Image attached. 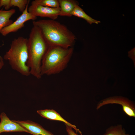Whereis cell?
<instances>
[{"instance_id":"cell-4","label":"cell","mask_w":135,"mask_h":135,"mask_svg":"<svg viewBox=\"0 0 135 135\" xmlns=\"http://www.w3.org/2000/svg\"><path fill=\"white\" fill-rule=\"evenodd\" d=\"M28 41V38L22 36L15 38L4 57V59L8 61L13 70L26 76L30 74V69L27 65Z\"/></svg>"},{"instance_id":"cell-14","label":"cell","mask_w":135,"mask_h":135,"mask_svg":"<svg viewBox=\"0 0 135 135\" xmlns=\"http://www.w3.org/2000/svg\"><path fill=\"white\" fill-rule=\"evenodd\" d=\"M102 135H130L126 133L121 124L112 126L107 128Z\"/></svg>"},{"instance_id":"cell-7","label":"cell","mask_w":135,"mask_h":135,"mask_svg":"<svg viewBox=\"0 0 135 135\" xmlns=\"http://www.w3.org/2000/svg\"><path fill=\"white\" fill-rule=\"evenodd\" d=\"M29 3L26 5L22 14L15 22L2 29L0 33L2 36H5L11 32H16L24 27V23L30 20L34 21L36 18V17L32 15L28 11V6Z\"/></svg>"},{"instance_id":"cell-11","label":"cell","mask_w":135,"mask_h":135,"mask_svg":"<svg viewBox=\"0 0 135 135\" xmlns=\"http://www.w3.org/2000/svg\"><path fill=\"white\" fill-rule=\"evenodd\" d=\"M60 13V16H71L75 6L78 2L74 0H58Z\"/></svg>"},{"instance_id":"cell-5","label":"cell","mask_w":135,"mask_h":135,"mask_svg":"<svg viewBox=\"0 0 135 135\" xmlns=\"http://www.w3.org/2000/svg\"><path fill=\"white\" fill-rule=\"evenodd\" d=\"M114 104L120 105L123 111L128 116L135 117V103L128 98L122 96L110 97L102 100L97 104L96 109L98 110L105 105Z\"/></svg>"},{"instance_id":"cell-2","label":"cell","mask_w":135,"mask_h":135,"mask_svg":"<svg viewBox=\"0 0 135 135\" xmlns=\"http://www.w3.org/2000/svg\"><path fill=\"white\" fill-rule=\"evenodd\" d=\"M48 46L40 30L33 26L28 38L27 65L30 69V74L38 79L42 76V61Z\"/></svg>"},{"instance_id":"cell-13","label":"cell","mask_w":135,"mask_h":135,"mask_svg":"<svg viewBox=\"0 0 135 135\" xmlns=\"http://www.w3.org/2000/svg\"><path fill=\"white\" fill-rule=\"evenodd\" d=\"M72 15L80 18H82L86 20L90 24L93 23L98 24L100 22L94 20L87 14L79 6L77 5L75 6L72 11Z\"/></svg>"},{"instance_id":"cell-15","label":"cell","mask_w":135,"mask_h":135,"mask_svg":"<svg viewBox=\"0 0 135 135\" xmlns=\"http://www.w3.org/2000/svg\"><path fill=\"white\" fill-rule=\"evenodd\" d=\"M37 4L48 7L52 8H60L58 0H35Z\"/></svg>"},{"instance_id":"cell-10","label":"cell","mask_w":135,"mask_h":135,"mask_svg":"<svg viewBox=\"0 0 135 135\" xmlns=\"http://www.w3.org/2000/svg\"><path fill=\"white\" fill-rule=\"evenodd\" d=\"M37 112L39 114L44 118L50 120H57L64 122L65 124L74 128L76 132H78L80 135H82L81 132L76 128L75 126L68 122L54 110L45 109L38 110Z\"/></svg>"},{"instance_id":"cell-16","label":"cell","mask_w":135,"mask_h":135,"mask_svg":"<svg viewBox=\"0 0 135 135\" xmlns=\"http://www.w3.org/2000/svg\"><path fill=\"white\" fill-rule=\"evenodd\" d=\"M28 0H10V6L18 7L20 11L22 12L24 10L26 6L30 2Z\"/></svg>"},{"instance_id":"cell-18","label":"cell","mask_w":135,"mask_h":135,"mask_svg":"<svg viewBox=\"0 0 135 135\" xmlns=\"http://www.w3.org/2000/svg\"><path fill=\"white\" fill-rule=\"evenodd\" d=\"M66 127V130L68 135H78L72 130V128L65 124Z\"/></svg>"},{"instance_id":"cell-1","label":"cell","mask_w":135,"mask_h":135,"mask_svg":"<svg viewBox=\"0 0 135 135\" xmlns=\"http://www.w3.org/2000/svg\"><path fill=\"white\" fill-rule=\"evenodd\" d=\"M33 26L38 27L48 46L68 48L75 42L74 34L65 25L51 19L33 21Z\"/></svg>"},{"instance_id":"cell-9","label":"cell","mask_w":135,"mask_h":135,"mask_svg":"<svg viewBox=\"0 0 135 135\" xmlns=\"http://www.w3.org/2000/svg\"><path fill=\"white\" fill-rule=\"evenodd\" d=\"M13 120L26 129L28 133L33 135H54L39 124L32 121Z\"/></svg>"},{"instance_id":"cell-20","label":"cell","mask_w":135,"mask_h":135,"mask_svg":"<svg viewBox=\"0 0 135 135\" xmlns=\"http://www.w3.org/2000/svg\"><path fill=\"white\" fill-rule=\"evenodd\" d=\"M0 58V60H1V62H0V68H1L2 66V64H3V63H2V58Z\"/></svg>"},{"instance_id":"cell-12","label":"cell","mask_w":135,"mask_h":135,"mask_svg":"<svg viewBox=\"0 0 135 135\" xmlns=\"http://www.w3.org/2000/svg\"><path fill=\"white\" fill-rule=\"evenodd\" d=\"M16 12V10L14 9L6 10H0V32L4 28L13 23V21L10 18Z\"/></svg>"},{"instance_id":"cell-6","label":"cell","mask_w":135,"mask_h":135,"mask_svg":"<svg viewBox=\"0 0 135 135\" xmlns=\"http://www.w3.org/2000/svg\"><path fill=\"white\" fill-rule=\"evenodd\" d=\"M28 10L29 12L36 17H47L54 20L58 18L60 13V8H54L44 6L37 4L34 0L32 2Z\"/></svg>"},{"instance_id":"cell-17","label":"cell","mask_w":135,"mask_h":135,"mask_svg":"<svg viewBox=\"0 0 135 135\" xmlns=\"http://www.w3.org/2000/svg\"><path fill=\"white\" fill-rule=\"evenodd\" d=\"M10 2V0H0V8L3 6L8 10L11 8Z\"/></svg>"},{"instance_id":"cell-19","label":"cell","mask_w":135,"mask_h":135,"mask_svg":"<svg viewBox=\"0 0 135 135\" xmlns=\"http://www.w3.org/2000/svg\"><path fill=\"white\" fill-rule=\"evenodd\" d=\"M128 56L135 62V48L128 52Z\"/></svg>"},{"instance_id":"cell-3","label":"cell","mask_w":135,"mask_h":135,"mask_svg":"<svg viewBox=\"0 0 135 135\" xmlns=\"http://www.w3.org/2000/svg\"><path fill=\"white\" fill-rule=\"evenodd\" d=\"M74 49L59 46H48L42 60L41 76L58 74L66 67L72 57Z\"/></svg>"},{"instance_id":"cell-8","label":"cell","mask_w":135,"mask_h":135,"mask_svg":"<svg viewBox=\"0 0 135 135\" xmlns=\"http://www.w3.org/2000/svg\"><path fill=\"white\" fill-rule=\"evenodd\" d=\"M0 134L3 132H24L28 131L18 123L10 120L4 112L0 115Z\"/></svg>"}]
</instances>
